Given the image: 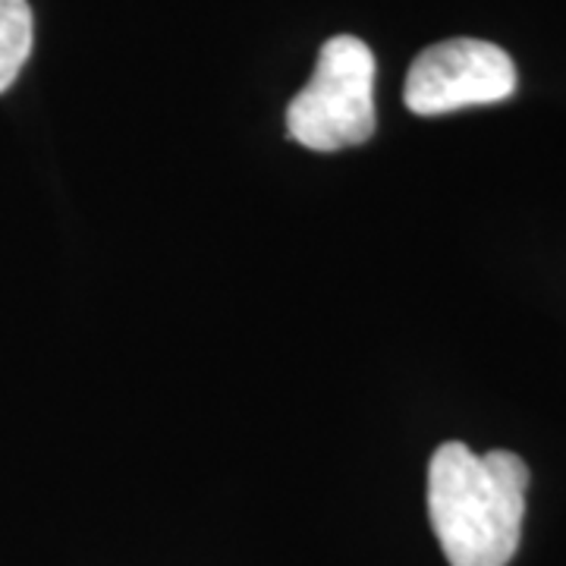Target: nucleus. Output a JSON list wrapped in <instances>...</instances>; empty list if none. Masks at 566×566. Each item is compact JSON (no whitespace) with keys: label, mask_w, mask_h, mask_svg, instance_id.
<instances>
[{"label":"nucleus","mask_w":566,"mask_h":566,"mask_svg":"<svg viewBox=\"0 0 566 566\" xmlns=\"http://www.w3.org/2000/svg\"><path fill=\"white\" fill-rule=\"evenodd\" d=\"M516 66L504 48L479 39H450L424 48L406 73L403 102L419 117L506 102Z\"/></svg>","instance_id":"obj_3"},{"label":"nucleus","mask_w":566,"mask_h":566,"mask_svg":"<svg viewBox=\"0 0 566 566\" xmlns=\"http://www.w3.org/2000/svg\"><path fill=\"white\" fill-rule=\"evenodd\" d=\"M32 7L29 0H0V95L17 82L32 54Z\"/></svg>","instance_id":"obj_4"},{"label":"nucleus","mask_w":566,"mask_h":566,"mask_svg":"<svg viewBox=\"0 0 566 566\" xmlns=\"http://www.w3.org/2000/svg\"><path fill=\"white\" fill-rule=\"evenodd\" d=\"M375 123V54L356 35H334L286 107V136L308 151H340L371 139Z\"/></svg>","instance_id":"obj_2"},{"label":"nucleus","mask_w":566,"mask_h":566,"mask_svg":"<svg viewBox=\"0 0 566 566\" xmlns=\"http://www.w3.org/2000/svg\"><path fill=\"white\" fill-rule=\"evenodd\" d=\"M528 465L447 441L428 463V516L450 566H506L520 547Z\"/></svg>","instance_id":"obj_1"}]
</instances>
